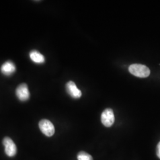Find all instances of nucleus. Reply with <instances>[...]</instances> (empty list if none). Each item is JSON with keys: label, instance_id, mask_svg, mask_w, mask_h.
<instances>
[{"label": "nucleus", "instance_id": "obj_8", "mask_svg": "<svg viewBox=\"0 0 160 160\" xmlns=\"http://www.w3.org/2000/svg\"><path fill=\"white\" fill-rule=\"evenodd\" d=\"M29 57L31 60L36 63H43L45 61L44 56L36 50H32L29 53Z\"/></svg>", "mask_w": 160, "mask_h": 160}, {"label": "nucleus", "instance_id": "obj_5", "mask_svg": "<svg viewBox=\"0 0 160 160\" xmlns=\"http://www.w3.org/2000/svg\"><path fill=\"white\" fill-rule=\"evenodd\" d=\"M16 94L17 98L22 102L27 101L30 97V92H29L28 86L26 84L23 83L18 86L16 90Z\"/></svg>", "mask_w": 160, "mask_h": 160}, {"label": "nucleus", "instance_id": "obj_3", "mask_svg": "<svg viewBox=\"0 0 160 160\" xmlns=\"http://www.w3.org/2000/svg\"><path fill=\"white\" fill-rule=\"evenodd\" d=\"M114 113L113 110L111 109H105L102 114L101 121L104 126L106 127H110L114 123Z\"/></svg>", "mask_w": 160, "mask_h": 160}, {"label": "nucleus", "instance_id": "obj_1", "mask_svg": "<svg viewBox=\"0 0 160 160\" xmlns=\"http://www.w3.org/2000/svg\"><path fill=\"white\" fill-rule=\"evenodd\" d=\"M129 71L132 74L139 78H146L150 74L149 69L142 64H132L129 67Z\"/></svg>", "mask_w": 160, "mask_h": 160}, {"label": "nucleus", "instance_id": "obj_2", "mask_svg": "<svg viewBox=\"0 0 160 160\" xmlns=\"http://www.w3.org/2000/svg\"><path fill=\"white\" fill-rule=\"evenodd\" d=\"M39 126L41 132L46 137H51L55 133V127L51 121L42 119L39 123Z\"/></svg>", "mask_w": 160, "mask_h": 160}, {"label": "nucleus", "instance_id": "obj_10", "mask_svg": "<svg viewBox=\"0 0 160 160\" xmlns=\"http://www.w3.org/2000/svg\"><path fill=\"white\" fill-rule=\"evenodd\" d=\"M157 157L160 159V142L157 145Z\"/></svg>", "mask_w": 160, "mask_h": 160}, {"label": "nucleus", "instance_id": "obj_4", "mask_svg": "<svg viewBox=\"0 0 160 160\" xmlns=\"http://www.w3.org/2000/svg\"><path fill=\"white\" fill-rule=\"evenodd\" d=\"M5 147V152L8 157H14L17 153V147L10 138L5 137L2 141Z\"/></svg>", "mask_w": 160, "mask_h": 160}, {"label": "nucleus", "instance_id": "obj_7", "mask_svg": "<svg viewBox=\"0 0 160 160\" xmlns=\"http://www.w3.org/2000/svg\"><path fill=\"white\" fill-rule=\"evenodd\" d=\"M15 64L11 61H8L5 63H3L1 67V72L5 75L9 76L12 74L16 71Z\"/></svg>", "mask_w": 160, "mask_h": 160}, {"label": "nucleus", "instance_id": "obj_6", "mask_svg": "<svg viewBox=\"0 0 160 160\" xmlns=\"http://www.w3.org/2000/svg\"><path fill=\"white\" fill-rule=\"evenodd\" d=\"M66 90L69 95L74 98H79L82 96V92L73 81H71L67 83Z\"/></svg>", "mask_w": 160, "mask_h": 160}, {"label": "nucleus", "instance_id": "obj_9", "mask_svg": "<svg viewBox=\"0 0 160 160\" xmlns=\"http://www.w3.org/2000/svg\"><path fill=\"white\" fill-rule=\"evenodd\" d=\"M78 160H93L91 155L84 151H80L77 155Z\"/></svg>", "mask_w": 160, "mask_h": 160}]
</instances>
